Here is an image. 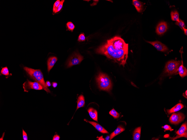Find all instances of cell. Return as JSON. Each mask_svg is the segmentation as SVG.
<instances>
[{"mask_svg":"<svg viewBox=\"0 0 187 140\" xmlns=\"http://www.w3.org/2000/svg\"><path fill=\"white\" fill-rule=\"evenodd\" d=\"M96 52L124 67L128 58V44L120 37L115 36L108 40L106 43L98 48Z\"/></svg>","mask_w":187,"mask_h":140,"instance_id":"cell-1","label":"cell"},{"mask_svg":"<svg viewBox=\"0 0 187 140\" xmlns=\"http://www.w3.org/2000/svg\"><path fill=\"white\" fill-rule=\"evenodd\" d=\"M24 70L31 79L38 82L42 86L44 89L48 93H50L45 83L43 74L40 69H35L26 67L23 68Z\"/></svg>","mask_w":187,"mask_h":140,"instance_id":"cell-2","label":"cell"},{"mask_svg":"<svg viewBox=\"0 0 187 140\" xmlns=\"http://www.w3.org/2000/svg\"><path fill=\"white\" fill-rule=\"evenodd\" d=\"M96 80L98 87L101 90L109 92L112 88V83L109 77L106 75L100 73L97 77Z\"/></svg>","mask_w":187,"mask_h":140,"instance_id":"cell-3","label":"cell"},{"mask_svg":"<svg viewBox=\"0 0 187 140\" xmlns=\"http://www.w3.org/2000/svg\"><path fill=\"white\" fill-rule=\"evenodd\" d=\"M181 64V61L174 60L169 61L166 64L164 73L168 76L177 73Z\"/></svg>","mask_w":187,"mask_h":140,"instance_id":"cell-4","label":"cell"},{"mask_svg":"<svg viewBox=\"0 0 187 140\" xmlns=\"http://www.w3.org/2000/svg\"><path fill=\"white\" fill-rule=\"evenodd\" d=\"M23 87L24 91L27 92L31 89L41 90L43 89V88L42 86L38 82L36 81L32 82L28 79L23 84Z\"/></svg>","mask_w":187,"mask_h":140,"instance_id":"cell-5","label":"cell"},{"mask_svg":"<svg viewBox=\"0 0 187 140\" xmlns=\"http://www.w3.org/2000/svg\"><path fill=\"white\" fill-rule=\"evenodd\" d=\"M83 59V57L78 53H74L68 61L67 64V68L79 64Z\"/></svg>","mask_w":187,"mask_h":140,"instance_id":"cell-6","label":"cell"},{"mask_svg":"<svg viewBox=\"0 0 187 140\" xmlns=\"http://www.w3.org/2000/svg\"><path fill=\"white\" fill-rule=\"evenodd\" d=\"M185 117L184 114L182 113H174L169 118V121L172 124L177 125L183 121Z\"/></svg>","mask_w":187,"mask_h":140,"instance_id":"cell-7","label":"cell"},{"mask_svg":"<svg viewBox=\"0 0 187 140\" xmlns=\"http://www.w3.org/2000/svg\"><path fill=\"white\" fill-rule=\"evenodd\" d=\"M176 136L173 138V140H175L178 138L184 137H187V122H185L183 124L180 128L176 132Z\"/></svg>","mask_w":187,"mask_h":140,"instance_id":"cell-8","label":"cell"},{"mask_svg":"<svg viewBox=\"0 0 187 140\" xmlns=\"http://www.w3.org/2000/svg\"><path fill=\"white\" fill-rule=\"evenodd\" d=\"M147 42L152 45L158 51L165 52L169 50L168 49L165 45L159 41H156L153 42L147 41Z\"/></svg>","mask_w":187,"mask_h":140,"instance_id":"cell-9","label":"cell"},{"mask_svg":"<svg viewBox=\"0 0 187 140\" xmlns=\"http://www.w3.org/2000/svg\"><path fill=\"white\" fill-rule=\"evenodd\" d=\"M168 29L167 23L162 22L160 23L157 26L156 29V32L158 35H161L167 31Z\"/></svg>","mask_w":187,"mask_h":140,"instance_id":"cell-10","label":"cell"},{"mask_svg":"<svg viewBox=\"0 0 187 140\" xmlns=\"http://www.w3.org/2000/svg\"><path fill=\"white\" fill-rule=\"evenodd\" d=\"M57 60L56 57H51L49 58L47 61L48 70L49 72L54 67Z\"/></svg>","mask_w":187,"mask_h":140,"instance_id":"cell-11","label":"cell"},{"mask_svg":"<svg viewBox=\"0 0 187 140\" xmlns=\"http://www.w3.org/2000/svg\"><path fill=\"white\" fill-rule=\"evenodd\" d=\"M87 122H88L90 123L91 124L93 125L98 131L101 133H109L103 127L100 125L96 122L90 121H86Z\"/></svg>","mask_w":187,"mask_h":140,"instance_id":"cell-12","label":"cell"},{"mask_svg":"<svg viewBox=\"0 0 187 140\" xmlns=\"http://www.w3.org/2000/svg\"><path fill=\"white\" fill-rule=\"evenodd\" d=\"M182 54L181 53L182 58L181 64L180 66L178 68V71L180 76L182 78H183L187 75V70L186 68L184 67L183 62L182 60Z\"/></svg>","mask_w":187,"mask_h":140,"instance_id":"cell-13","label":"cell"},{"mask_svg":"<svg viewBox=\"0 0 187 140\" xmlns=\"http://www.w3.org/2000/svg\"><path fill=\"white\" fill-rule=\"evenodd\" d=\"M184 106L181 103H179L170 109L167 110V111L169 114L178 111L183 108Z\"/></svg>","mask_w":187,"mask_h":140,"instance_id":"cell-14","label":"cell"},{"mask_svg":"<svg viewBox=\"0 0 187 140\" xmlns=\"http://www.w3.org/2000/svg\"><path fill=\"white\" fill-rule=\"evenodd\" d=\"M88 112L90 117L94 121L98 122V113L97 110L93 108H90L88 110Z\"/></svg>","mask_w":187,"mask_h":140,"instance_id":"cell-15","label":"cell"},{"mask_svg":"<svg viewBox=\"0 0 187 140\" xmlns=\"http://www.w3.org/2000/svg\"><path fill=\"white\" fill-rule=\"evenodd\" d=\"M125 129L121 126H119L110 135V140L113 139L114 137L124 131Z\"/></svg>","mask_w":187,"mask_h":140,"instance_id":"cell-16","label":"cell"},{"mask_svg":"<svg viewBox=\"0 0 187 140\" xmlns=\"http://www.w3.org/2000/svg\"><path fill=\"white\" fill-rule=\"evenodd\" d=\"M132 3L137 11L139 12H141L142 11L143 5L142 2L137 0H133Z\"/></svg>","mask_w":187,"mask_h":140,"instance_id":"cell-17","label":"cell"},{"mask_svg":"<svg viewBox=\"0 0 187 140\" xmlns=\"http://www.w3.org/2000/svg\"><path fill=\"white\" fill-rule=\"evenodd\" d=\"M85 104V98L83 96L81 95L78 98L77 104L76 111L78 109L84 107Z\"/></svg>","mask_w":187,"mask_h":140,"instance_id":"cell-18","label":"cell"},{"mask_svg":"<svg viewBox=\"0 0 187 140\" xmlns=\"http://www.w3.org/2000/svg\"><path fill=\"white\" fill-rule=\"evenodd\" d=\"M141 127H140L136 128L133 134V139L134 140H139L140 137Z\"/></svg>","mask_w":187,"mask_h":140,"instance_id":"cell-19","label":"cell"},{"mask_svg":"<svg viewBox=\"0 0 187 140\" xmlns=\"http://www.w3.org/2000/svg\"><path fill=\"white\" fill-rule=\"evenodd\" d=\"M171 15L172 19L173 21L177 22L179 21V14L177 11L175 10L172 11Z\"/></svg>","mask_w":187,"mask_h":140,"instance_id":"cell-20","label":"cell"},{"mask_svg":"<svg viewBox=\"0 0 187 140\" xmlns=\"http://www.w3.org/2000/svg\"><path fill=\"white\" fill-rule=\"evenodd\" d=\"M109 114L115 119H117L120 116V114L114 109L110 111Z\"/></svg>","mask_w":187,"mask_h":140,"instance_id":"cell-21","label":"cell"},{"mask_svg":"<svg viewBox=\"0 0 187 140\" xmlns=\"http://www.w3.org/2000/svg\"><path fill=\"white\" fill-rule=\"evenodd\" d=\"M1 73L2 75L6 76H8L9 75V70L6 67L2 68Z\"/></svg>","mask_w":187,"mask_h":140,"instance_id":"cell-22","label":"cell"},{"mask_svg":"<svg viewBox=\"0 0 187 140\" xmlns=\"http://www.w3.org/2000/svg\"><path fill=\"white\" fill-rule=\"evenodd\" d=\"M175 24L179 26L182 30L183 28H185V25L184 21L179 19V21L176 22L175 23Z\"/></svg>","mask_w":187,"mask_h":140,"instance_id":"cell-23","label":"cell"},{"mask_svg":"<svg viewBox=\"0 0 187 140\" xmlns=\"http://www.w3.org/2000/svg\"><path fill=\"white\" fill-rule=\"evenodd\" d=\"M66 25H67L68 30L71 31H73L75 28L74 25L71 22H68L66 24Z\"/></svg>","mask_w":187,"mask_h":140,"instance_id":"cell-24","label":"cell"},{"mask_svg":"<svg viewBox=\"0 0 187 140\" xmlns=\"http://www.w3.org/2000/svg\"><path fill=\"white\" fill-rule=\"evenodd\" d=\"M64 1H64V0H63V1H60L59 5L58 6V7L57 8V9L56 10L55 12V13H57V12H58L61 10L62 7H63V3Z\"/></svg>","mask_w":187,"mask_h":140,"instance_id":"cell-25","label":"cell"},{"mask_svg":"<svg viewBox=\"0 0 187 140\" xmlns=\"http://www.w3.org/2000/svg\"><path fill=\"white\" fill-rule=\"evenodd\" d=\"M86 40V38L84 34L83 33H82L79 36L78 41L79 42H83V41H85Z\"/></svg>","mask_w":187,"mask_h":140,"instance_id":"cell-26","label":"cell"},{"mask_svg":"<svg viewBox=\"0 0 187 140\" xmlns=\"http://www.w3.org/2000/svg\"><path fill=\"white\" fill-rule=\"evenodd\" d=\"M60 2V0H57V1L55 3L53 8V12L54 13H55L58 7V6L59 5Z\"/></svg>","mask_w":187,"mask_h":140,"instance_id":"cell-27","label":"cell"},{"mask_svg":"<svg viewBox=\"0 0 187 140\" xmlns=\"http://www.w3.org/2000/svg\"><path fill=\"white\" fill-rule=\"evenodd\" d=\"M162 128L164 129V131L167 130H170L172 131L173 130L172 129L171 126L167 125H166L162 127Z\"/></svg>","mask_w":187,"mask_h":140,"instance_id":"cell-28","label":"cell"},{"mask_svg":"<svg viewBox=\"0 0 187 140\" xmlns=\"http://www.w3.org/2000/svg\"><path fill=\"white\" fill-rule=\"evenodd\" d=\"M23 138L24 140H28V138L27 134L23 129Z\"/></svg>","mask_w":187,"mask_h":140,"instance_id":"cell-29","label":"cell"},{"mask_svg":"<svg viewBox=\"0 0 187 140\" xmlns=\"http://www.w3.org/2000/svg\"><path fill=\"white\" fill-rule=\"evenodd\" d=\"M60 139V136L57 135H56L54 136L53 138V140H59Z\"/></svg>","mask_w":187,"mask_h":140,"instance_id":"cell-30","label":"cell"},{"mask_svg":"<svg viewBox=\"0 0 187 140\" xmlns=\"http://www.w3.org/2000/svg\"><path fill=\"white\" fill-rule=\"evenodd\" d=\"M52 85L53 87L55 88L57 86V83L56 82H53L52 83Z\"/></svg>","mask_w":187,"mask_h":140,"instance_id":"cell-31","label":"cell"},{"mask_svg":"<svg viewBox=\"0 0 187 140\" xmlns=\"http://www.w3.org/2000/svg\"><path fill=\"white\" fill-rule=\"evenodd\" d=\"M46 84L47 87H50L51 85V82L49 81H47L46 82Z\"/></svg>","mask_w":187,"mask_h":140,"instance_id":"cell-32","label":"cell"},{"mask_svg":"<svg viewBox=\"0 0 187 140\" xmlns=\"http://www.w3.org/2000/svg\"><path fill=\"white\" fill-rule=\"evenodd\" d=\"M94 2L91 5V6H94L95 5H96L98 2V1H94Z\"/></svg>","mask_w":187,"mask_h":140,"instance_id":"cell-33","label":"cell"},{"mask_svg":"<svg viewBox=\"0 0 187 140\" xmlns=\"http://www.w3.org/2000/svg\"><path fill=\"white\" fill-rule=\"evenodd\" d=\"M183 30H184L185 34L186 35H187V29L185 28H183Z\"/></svg>","mask_w":187,"mask_h":140,"instance_id":"cell-34","label":"cell"},{"mask_svg":"<svg viewBox=\"0 0 187 140\" xmlns=\"http://www.w3.org/2000/svg\"><path fill=\"white\" fill-rule=\"evenodd\" d=\"M187 91L186 90V92L183 94V96L184 97H185L186 98H187Z\"/></svg>","mask_w":187,"mask_h":140,"instance_id":"cell-35","label":"cell"},{"mask_svg":"<svg viewBox=\"0 0 187 140\" xmlns=\"http://www.w3.org/2000/svg\"><path fill=\"white\" fill-rule=\"evenodd\" d=\"M110 137L109 136H107L105 140H109Z\"/></svg>","mask_w":187,"mask_h":140,"instance_id":"cell-36","label":"cell"},{"mask_svg":"<svg viewBox=\"0 0 187 140\" xmlns=\"http://www.w3.org/2000/svg\"><path fill=\"white\" fill-rule=\"evenodd\" d=\"M100 137L99 138V139L98 140H104L102 137Z\"/></svg>","mask_w":187,"mask_h":140,"instance_id":"cell-37","label":"cell"}]
</instances>
